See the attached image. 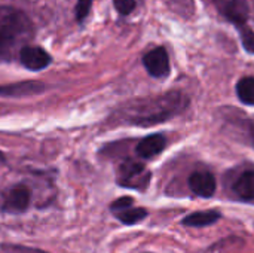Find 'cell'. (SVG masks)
<instances>
[{
  "instance_id": "6da1fadb",
  "label": "cell",
  "mask_w": 254,
  "mask_h": 253,
  "mask_svg": "<svg viewBox=\"0 0 254 253\" xmlns=\"http://www.w3.org/2000/svg\"><path fill=\"white\" fill-rule=\"evenodd\" d=\"M188 106V95L180 91H170L155 97L131 100L116 110L113 119L119 125L153 127L179 116Z\"/></svg>"
},
{
  "instance_id": "7a4b0ae2",
  "label": "cell",
  "mask_w": 254,
  "mask_h": 253,
  "mask_svg": "<svg viewBox=\"0 0 254 253\" xmlns=\"http://www.w3.org/2000/svg\"><path fill=\"white\" fill-rule=\"evenodd\" d=\"M31 34L33 24L22 10L0 6V61L12 60L19 45L27 42Z\"/></svg>"
},
{
  "instance_id": "3957f363",
  "label": "cell",
  "mask_w": 254,
  "mask_h": 253,
  "mask_svg": "<svg viewBox=\"0 0 254 253\" xmlns=\"http://www.w3.org/2000/svg\"><path fill=\"white\" fill-rule=\"evenodd\" d=\"M150 177L152 174L144 164L134 160H125L118 169L116 182L122 188L146 191L150 183Z\"/></svg>"
},
{
  "instance_id": "277c9868",
  "label": "cell",
  "mask_w": 254,
  "mask_h": 253,
  "mask_svg": "<svg viewBox=\"0 0 254 253\" xmlns=\"http://www.w3.org/2000/svg\"><path fill=\"white\" fill-rule=\"evenodd\" d=\"M31 203V189L27 185H15L12 186L3 197L1 210L4 213L19 215L24 213Z\"/></svg>"
},
{
  "instance_id": "5b68a950",
  "label": "cell",
  "mask_w": 254,
  "mask_h": 253,
  "mask_svg": "<svg viewBox=\"0 0 254 253\" xmlns=\"http://www.w3.org/2000/svg\"><path fill=\"white\" fill-rule=\"evenodd\" d=\"M110 210L124 225H135L147 218V210L143 207H135L134 198L131 197H121L115 200Z\"/></svg>"
},
{
  "instance_id": "8992f818",
  "label": "cell",
  "mask_w": 254,
  "mask_h": 253,
  "mask_svg": "<svg viewBox=\"0 0 254 253\" xmlns=\"http://www.w3.org/2000/svg\"><path fill=\"white\" fill-rule=\"evenodd\" d=\"M217 10L235 27L247 24L250 7L247 0H211Z\"/></svg>"
},
{
  "instance_id": "52a82bcc",
  "label": "cell",
  "mask_w": 254,
  "mask_h": 253,
  "mask_svg": "<svg viewBox=\"0 0 254 253\" xmlns=\"http://www.w3.org/2000/svg\"><path fill=\"white\" fill-rule=\"evenodd\" d=\"M143 64L147 73L153 78H167L171 72L170 67V57L164 46H158L152 51H149L143 57Z\"/></svg>"
},
{
  "instance_id": "ba28073f",
  "label": "cell",
  "mask_w": 254,
  "mask_h": 253,
  "mask_svg": "<svg viewBox=\"0 0 254 253\" xmlns=\"http://www.w3.org/2000/svg\"><path fill=\"white\" fill-rule=\"evenodd\" d=\"M188 185L190 188V191L202 198H210L214 195L216 189H217V182L216 177L207 171V170H196L189 176Z\"/></svg>"
},
{
  "instance_id": "9c48e42d",
  "label": "cell",
  "mask_w": 254,
  "mask_h": 253,
  "mask_svg": "<svg viewBox=\"0 0 254 253\" xmlns=\"http://www.w3.org/2000/svg\"><path fill=\"white\" fill-rule=\"evenodd\" d=\"M19 61L21 64L33 72L43 70L52 61L51 55L40 46H24L19 51Z\"/></svg>"
},
{
  "instance_id": "30bf717a",
  "label": "cell",
  "mask_w": 254,
  "mask_h": 253,
  "mask_svg": "<svg viewBox=\"0 0 254 253\" xmlns=\"http://www.w3.org/2000/svg\"><path fill=\"white\" fill-rule=\"evenodd\" d=\"M45 91V84L39 81H24L0 86L1 97H30Z\"/></svg>"
},
{
  "instance_id": "8fae6325",
  "label": "cell",
  "mask_w": 254,
  "mask_h": 253,
  "mask_svg": "<svg viewBox=\"0 0 254 253\" xmlns=\"http://www.w3.org/2000/svg\"><path fill=\"white\" fill-rule=\"evenodd\" d=\"M232 194L240 200L246 203H254V170L247 169L241 171L234 183H232Z\"/></svg>"
},
{
  "instance_id": "7c38bea8",
  "label": "cell",
  "mask_w": 254,
  "mask_h": 253,
  "mask_svg": "<svg viewBox=\"0 0 254 253\" xmlns=\"http://www.w3.org/2000/svg\"><path fill=\"white\" fill-rule=\"evenodd\" d=\"M167 146V139L162 134H152L144 137L141 142H138L137 148H135V154L140 158L144 160H150L155 158L156 155H159Z\"/></svg>"
},
{
  "instance_id": "4fadbf2b",
  "label": "cell",
  "mask_w": 254,
  "mask_h": 253,
  "mask_svg": "<svg viewBox=\"0 0 254 253\" xmlns=\"http://www.w3.org/2000/svg\"><path fill=\"white\" fill-rule=\"evenodd\" d=\"M222 215L217 210H204V212H195L186 216L182 224L185 227H192V228H202V227H210L216 224Z\"/></svg>"
},
{
  "instance_id": "5bb4252c",
  "label": "cell",
  "mask_w": 254,
  "mask_h": 253,
  "mask_svg": "<svg viewBox=\"0 0 254 253\" xmlns=\"http://www.w3.org/2000/svg\"><path fill=\"white\" fill-rule=\"evenodd\" d=\"M237 95L241 103L254 106V76H246L238 81Z\"/></svg>"
},
{
  "instance_id": "9a60e30c",
  "label": "cell",
  "mask_w": 254,
  "mask_h": 253,
  "mask_svg": "<svg viewBox=\"0 0 254 253\" xmlns=\"http://www.w3.org/2000/svg\"><path fill=\"white\" fill-rule=\"evenodd\" d=\"M238 33H240V39L241 43L244 46V49L249 54H254V31L252 27H249L247 24L244 25H238Z\"/></svg>"
},
{
  "instance_id": "2e32d148",
  "label": "cell",
  "mask_w": 254,
  "mask_h": 253,
  "mask_svg": "<svg viewBox=\"0 0 254 253\" xmlns=\"http://www.w3.org/2000/svg\"><path fill=\"white\" fill-rule=\"evenodd\" d=\"M0 253H48L40 249L28 248V246H21V245H1Z\"/></svg>"
},
{
  "instance_id": "e0dca14e",
  "label": "cell",
  "mask_w": 254,
  "mask_h": 253,
  "mask_svg": "<svg viewBox=\"0 0 254 253\" xmlns=\"http://www.w3.org/2000/svg\"><path fill=\"white\" fill-rule=\"evenodd\" d=\"M91 6H92V0H77L76 9H74L76 19L77 21H83L88 16V13H89Z\"/></svg>"
},
{
  "instance_id": "ac0fdd59",
  "label": "cell",
  "mask_w": 254,
  "mask_h": 253,
  "mask_svg": "<svg viewBox=\"0 0 254 253\" xmlns=\"http://www.w3.org/2000/svg\"><path fill=\"white\" fill-rule=\"evenodd\" d=\"M113 4L121 15H129L135 9V0H113Z\"/></svg>"
},
{
  "instance_id": "d6986e66",
  "label": "cell",
  "mask_w": 254,
  "mask_h": 253,
  "mask_svg": "<svg viewBox=\"0 0 254 253\" xmlns=\"http://www.w3.org/2000/svg\"><path fill=\"white\" fill-rule=\"evenodd\" d=\"M241 127H243V131L246 133L249 143L254 148V121H244L241 122Z\"/></svg>"
},
{
  "instance_id": "ffe728a7",
  "label": "cell",
  "mask_w": 254,
  "mask_h": 253,
  "mask_svg": "<svg viewBox=\"0 0 254 253\" xmlns=\"http://www.w3.org/2000/svg\"><path fill=\"white\" fill-rule=\"evenodd\" d=\"M4 160H6V158H4V154H3V152H0V164H3V163H4Z\"/></svg>"
}]
</instances>
